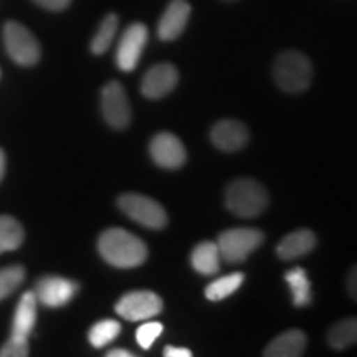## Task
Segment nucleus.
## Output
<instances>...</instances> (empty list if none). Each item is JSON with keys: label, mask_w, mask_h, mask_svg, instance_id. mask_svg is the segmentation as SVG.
<instances>
[{"label": "nucleus", "mask_w": 357, "mask_h": 357, "mask_svg": "<svg viewBox=\"0 0 357 357\" xmlns=\"http://www.w3.org/2000/svg\"><path fill=\"white\" fill-rule=\"evenodd\" d=\"M119 208L139 225L151 230H160L167 225V213L154 199L141 194H124L118 200Z\"/></svg>", "instance_id": "423d86ee"}, {"label": "nucleus", "mask_w": 357, "mask_h": 357, "mask_svg": "<svg viewBox=\"0 0 357 357\" xmlns=\"http://www.w3.org/2000/svg\"><path fill=\"white\" fill-rule=\"evenodd\" d=\"M37 305L38 300L35 296V291H26L22 294L19 305H17L15 316H13V336L29 337L32 334L35 323H37Z\"/></svg>", "instance_id": "f3484780"}, {"label": "nucleus", "mask_w": 357, "mask_h": 357, "mask_svg": "<svg viewBox=\"0 0 357 357\" xmlns=\"http://www.w3.org/2000/svg\"><path fill=\"white\" fill-rule=\"evenodd\" d=\"M25 268L22 265H12L0 270V301L6 300L17 288L24 283Z\"/></svg>", "instance_id": "393cba45"}, {"label": "nucleus", "mask_w": 357, "mask_h": 357, "mask_svg": "<svg viewBox=\"0 0 357 357\" xmlns=\"http://www.w3.org/2000/svg\"><path fill=\"white\" fill-rule=\"evenodd\" d=\"M33 2L38 3L40 7L47 8V10L60 12V10H65V8L70 6L71 0H33Z\"/></svg>", "instance_id": "cd10ccee"}, {"label": "nucleus", "mask_w": 357, "mask_h": 357, "mask_svg": "<svg viewBox=\"0 0 357 357\" xmlns=\"http://www.w3.org/2000/svg\"><path fill=\"white\" fill-rule=\"evenodd\" d=\"M108 357H132V352H129L126 349H111L108 351Z\"/></svg>", "instance_id": "7c9ffc66"}, {"label": "nucleus", "mask_w": 357, "mask_h": 357, "mask_svg": "<svg viewBox=\"0 0 357 357\" xmlns=\"http://www.w3.org/2000/svg\"><path fill=\"white\" fill-rule=\"evenodd\" d=\"M119 19L116 13H108L101 22V25L98 26L95 37L91 40V52L95 55H102L109 50L111 43L116 37V32H118Z\"/></svg>", "instance_id": "4be33fe9"}, {"label": "nucleus", "mask_w": 357, "mask_h": 357, "mask_svg": "<svg viewBox=\"0 0 357 357\" xmlns=\"http://www.w3.org/2000/svg\"><path fill=\"white\" fill-rule=\"evenodd\" d=\"M306 349V334L300 329L289 331L276 336L263 351L266 357H300Z\"/></svg>", "instance_id": "dca6fc26"}, {"label": "nucleus", "mask_w": 357, "mask_h": 357, "mask_svg": "<svg viewBox=\"0 0 357 357\" xmlns=\"http://www.w3.org/2000/svg\"><path fill=\"white\" fill-rule=\"evenodd\" d=\"M0 75H2V73H0Z\"/></svg>", "instance_id": "473e14b6"}, {"label": "nucleus", "mask_w": 357, "mask_h": 357, "mask_svg": "<svg viewBox=\"0 0 357 357\" xmlns=\"http://www.w3.org/2000/svg\"><path fill=\"white\" fill-rule=\"evenodd\" d=\"M78 283L61 276H43L35 284V296L47 307L66 306L78 293Z\"/></svg>", "instance_id": "9d476101"}, {"label": "nucleus", "mask_w": 357, "mask_h": 357, "mask_svg": "<svg viewBox=\"0 0 357 357\" xmlns=\"http://www.w3.org/2000/svg\"><path fill=\"white\" fill-rule=\"evenodd\" d=\"M149 32L144 24H132L124 30L121 40H119L118 50H116V65L118 68L129 73V71L136 70L139 63L142 52H144Z\"/></svg>", "instance_id": "1a4fd4ad"}, {"label": "nucleus", "mask_w": 357, "mask_h": 357, "mask_svg": "<svg viewBox=\"0 0 357 357\" xmlns=\"http://www.w3.org/2000/svg\"><path fill=\"white\" fill-rule=\"evenodd\" d=\"M100 255L111 266L129 270L141 266L147 258V247L139 236L124 229H108L98 240Z\"/></svg>", "instance_id": "f257e3e1"}, {"label": "nucleus", "mask_w": 357, "mask_h": 357, "mask_svg": "<svg viewBox=\"0 0 357 357\" xmlns=\"http://www.w3.org/2000/svg\"><path fill=\"white\" fill-rule=\"evenodd\" d=\"M101 111L105 121L114 129H126L131 123V105L123 84L109 82L101 89Z\"/></svg>", "instance_id": "0eeeda50"}, {"label": "nucleus", "mask_w": 357, "mask_h": 357, "mask_svg": "<svg viewBox=\"0 0 357 357\" xmlns=\"http://www.w3.org/2000/svg\"><path fill=\"white\" fill-rule=\"evenodd\" d=\"M178 82V71L171 63H159L146 71L141 82V93L149 100H160L174 91Z\"/></svg>", "instance_id": "f8f14e48"}, {"label": "nucleus", "mask_w": 357, "mask_h": 357, "mask_svg": "<svg viewBox=\"0 0 357 357\" xmlns=\"http://www.w3.org/2000/svg\"><path fill=\"white\" fill-rule=\"evenodd\" d=\"M3 43L8 56L22 66H32L42 56L38 40L19 22H7L3 26Z\"/></svg>", "instance_id": "20e7f679"}, {"label": "nucleus", "mask_w": 357, "mask_h": 357, "mask_svg": "<svg viewBox=\"0 0 357 357\" xmlns=\"http://www.w3.org/2000/svg\"><path fill=\"white\" fill-rule=\"evenodd\" d=\"M346 287H347V293H349V296L357 303V265L351 268L349 275H347V280H346Z\"/></svg>", "instance_id": "c85d7f7f"}, {"label": "nucleus", "mask_w": 357, "mask_h": 357, "mask_svg": "<svg viewBox=\"0 0 357 357\" xmlns=\"http://www.w3.org/2000/svg\"><path fill=\"white\" fill-rule=\"evenodd\" d=\"M328 342L336 351L357 344V318H346L334 324L328 333Z\"/></svg>", "instance_id": "aec40b11"}, {"label": "nucleus", "mask_w": 357, "mask_h": 357, "mask_svg": "<svg viewBox=\"0 0 357 357\" xmlns=\"http://www.w3.org/2000/svg\"><path fill=\"white\" fill-rule=\"evenodd\" d=\"M162 300L153 291H131L121 296V300L116 303V312L123 319L132 321H147L158 316L162 311Z\"/></svg>", "instance_id": "6e6552de"}, {"label": "nucleus", "mask_w": 357, "mask_h": 357, "mask_svg": "<svg viewBox=\"0 0 357 357\" xmlns=\"http://www.w3.org/2000/svg\"><path fill=\"white\" fill-rule=\"evenodd\" d=\"M284 281H287L289 291H291V300L294 306L306 307L311 305V283L303 268L296 266L293 270H289L284 275Z\"/></svg>", "instance_id": "6ab92c4d"}, {"label": "nucleus", "mask_w": 357, "mask_h": 357, "mask_svg": "<svg viewBox=\"0 0 357 357\" xmlns=\"http://www.w3.org/2000/svg\"><path fill=\"white\" fill-rule=\"evenodd\" d=\"M190 17V3L187 0H172L160 17L158 35L164 42H172L185 30Z\"/></svg>", "instance_id": "4468645a"}, {"label": "nucleus", "mask_w": 357, "mask_h": 357, "mask_svg": "<svg viewBox=\"0 0 357 357\" xmlns=\"http://www.w3.org/2000/svg\"><path fill=\"white\" fill-rule=\"evenodd\" d=\"M213 146L225 153H236L243 149L248 142V129L242 121L236 119H223L218 121L211 131Z\"/></svg>", "instance_id": "ddd939ff"}, {"label": "nucleus", "mask_w": 357, "mask_h": 357, "mask_svg": "<svg viewBox=\"0 0 357 357\" xmlns=\"http://www.w3.org/2000/svg\"><path fill=\"white\" fill-rule=\"evenodd\" d=\"M227 208L242 218H253L265 211L268 192L260 182L253 178H236L225 194Z\"/></svg>", "instance_id": "f03ea898"}, {"label": "nucleus", "mask_w": 357, "mask_h": 357, "mask_svg": "<svg viewBox=\"0 0 357 357\" xmlns=\"http://www.w3.org/2000/svg\"><path fill=\"white\" fill-rule=\"evenodd\" d=\"M29 337L10 336V339L0 347V357H25L29 356Z\"/></svg>", "instance_id": "bb28decb"}, {"label": "nucleus", "mask_w": 357, "mask_h": 357, "mask_svg": "<svg viewBox=\"0 0 357 357\" xmlns=\"http://www.w3.org/2000/svg\"><path fill=\"white\" fill-rule=\"evenodd\" d=\"M220 250L215 242H202L192 250L190 263L200 275H215L220 268Z\"/></svg>", "instance_id": "a211bd4d"}, {"label": "nucleus", "mask_w": 357, "mask_h": 357, "mask_svg": "<svg viewBox=\"0 0 357 357\" xmlns=\"http://www.w3.org/2000/svg\"><path fill=\"white\" fill-rule=\"evenodd\" d=\"M265 240L261 230L258 229H230L222 231L217 245L223 260L229 263H242L260 248Z\"/></svg>", "instance_id": "39448f33"}, {"label": "nucleus", "mask_w": 357, "mask_h": 357, "mask_svg": "<svg viewBox=\"0 0 357 357\" xmlns=\"http://www.w3.org/2000/svg\"><path fill=\"white\" fill-rule=\"evenodd\" d=\"M6 166H7V160H6V153L0 149V181L3 178V174H6Z\"/></svg>", "instance_id": "2f4dec72"}, {"label": "nucleus", "mask_w": 357, "mask_h": 357, "mask_svg": "<svg viewBox=\"0 0 357 357\" xmlns=\"http://www.w3.org/2000/svg\"><path fill=\"white\" fill-rule=\"evenodd\" d=\"M164 331V326L160 323H155V321H149L147 319L144 324H141L136 331V341L142 349H149L153 347L160 334Z\"/></svg>", "instance_id": "a878e982"}, {"label": "nucleus", "mask_w": 357, "mask_h": 357, "mask_svg": "<svg viewBox=\"0 0 357 357\" xmlns=\"http://www.w3.org/2000/svg\"><path fill=\"white\" fill-rule=\"evenodd\" d=\"M149 153L154 162L164 169H178L187 160L184 144L171 132L155 134L149 144Z\"/></svg>", "instance_id": "9b49d317"}, {"label": "nucleus", "mask_w": 357, "mask_h": 357, "mask_svg": "<svg viewBox=\"0 0 357 357\" xmlns=\"http://www.w3.org/2000/svg\"><path fill=\"white\" fill-rule=\"evenodd\" d=\"M25 231L17 218L0 215V253L12 252L24 243Z\"/></svg>", "instance_id": "412c9836"}, {"label": "nucleus", "mask_w": 357, "mask_h": 357, "mask_svg": "<svg viewBox=\"0 0 357 357\" xmlns=\"http://www.w3.org/2000/svg\"><path fill=\"white\" fill-rule=\"evenodd\" d=\"M164 356H166V357H190L192 351L185 349V347L167 346L166 349H164Z\"/></svg>", "instance_id": "c756f323"}, {"label": "nucleus", "mask_w": 357, "mask_h": 357, "mask_svg": "<svg viewBox=\"0 0 357 357\" xmlns=\"http://www.w3.org/2000/svg\"><path fill=\"white\" fill-rule=\"evenodd\" d=\"M121 333V324L114 319H102L98 321L96 324H93V328L89 329L88 339L89 344L96 349H101V347H106L109 342H113L116 337Z\"/></svg>", "instance_id": "b1692460"}, {"label": "nucleus", "mask_w": 357, "mask_h": 357, "mask_svg": "<svg viewBox=\"0 0 357 357\" xmlns=\"http://www.w3.org/2000/svg\"><path fill=\"white\" fill-rule=\"evenodd\" d=\"M245 276L242 273H231L222 276L215 281H212L207 288H205V298L208 301H222L234 294L236 289L242 287Z\"/></svg>", "instance_id": "5701e85b"}, {"label": "nucleus", "mask_w": 357, "mask_h": 357, "mask_svg": "<svg viewBox=\"0 0 357 357\" xmlns=\"http://www.w3.org/2000/svg\"><path fill=\"white\" fill-rule=\"evenodd\" d=\"M273 77L278 86L287 93H301L310 88L312 66L310 58L300 52L288 50L276 58Z\"/></svg>", "instance_id": "7ed1b4c3"}, {"label": "nucleus", "mask_w": 357, "mask_h": 357, "mask_svg": "<svg viewBox=\"0 0 357 357\" xmlns=\"http://www.w3.org/2000/svg\"><path fill=\"white\" fill-rule=\"evenodd\" d=\"M316 243H318L316 235L312 234L311 230L301 229V230L291 231V234L284 236V238L278 243V247H276V253H278L281 260L291 261L312 252L316 247Z\"/></svg>", "instance_id": "2eb2a0df"}]
</instances>
